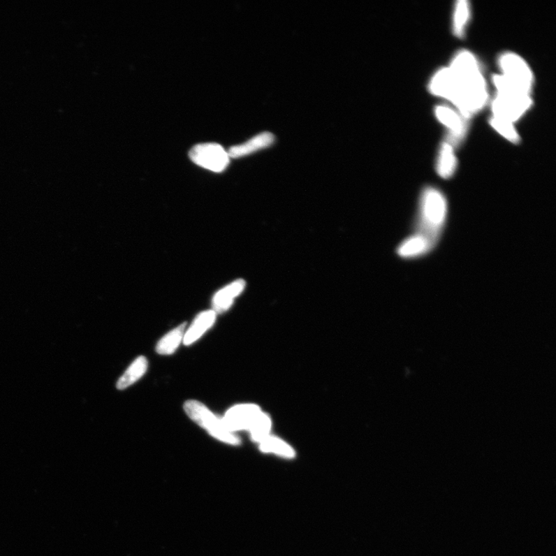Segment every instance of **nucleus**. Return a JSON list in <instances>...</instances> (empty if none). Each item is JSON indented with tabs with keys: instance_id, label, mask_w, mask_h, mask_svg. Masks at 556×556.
Returning <instances> with one entry per match:
<instances>
[{
	"instance_id": "6",
	"label": "nucleus",
	"mask_w": 556,
	"mask_h": 556,
	"mask_svg": "<svg viewBox=\"0 0 556 556\" xmlns=\"http://www.w3.org/2000/svg\"><path fill=\"white\" fill-rule=\"evenodd\" d=\"M435 118L447 130V142L457 149L467 135L469 124L464 117L453 106L439 105L434 108Z\"/></svg>"
},
{
	"instance_id": "13",
	"label": "nucleus",
	"mask_w": 556,
	"mask_h": 556,
	"mask_svg": "<svg viewBox=\"0 0 556 556\" xmlns=\"http://www.w3.org/2000/svg\"><path fill=\"white\" fill-rule=\"evenodd\" d=\"M275 142V136L270 133H263L254 136L244 144L233 146L228 151L231 158L237 159L251 154L261 149L269 147Z\"/></svg>"
},
{
	"instance_id": "1",
	"label": "nucleus",
	"mask_w": 556,
	"mask_h": 556,
	"mask_svg": "<svg viewBox=\"0 0 556 556\" xmlns=\"http://www.w3.org/2000/svg\"><path fill=\"white\" fill-rule=\"evenodd\" d=\"M448 68L455 78L456 92L452 106L470 120L490 101L488 85L478 57L471 51L460 50L453 56Z\"/></svg>"
},
{
	"instance_id": "4",
	"label": "nucleus",
	"mask_w": 556,
	"mask_h": 556,
	"mask_svg": "<svg viewBox=\"0 0 556 556\" xmlns=\"http://www.w3.org/2000/svg\"><path fill=\"white\" fill-rule=\"evenodd\" d=\"M184 409L190 419L207 430L217 440L232 445L240 443V439L226 427L223 420L216 416L202 402L196 400L186 401Z\"/></svg>"
},
{
	"instance_id": "10",
	"label": "nucleus",
	"mask_w": 556,
	"mask_h": 556,
	"mask_svg": "<svg viewBox=\"0 0 556 556\" xmlns=\"http://www.w3.org/2000/svg\"><path fill=\"white\" fill-rule=\"evenodd\" d=\"M437 244L422 234L414 233L413 235L402 241L397 249V254L405 259H415L430 253Z\"/></svg>"
},
{
	"instance_id": "3",
	"label": "nucleus",
	"mask_w": 556,
	"mask_h": 556,
	"mask_svg": "<svg viewBox=\"0 0 556 556\" xmlns=\"http://www.w3.org/2000/svg\"><path fill=\"white\" fill-rule=\"evenodd\" d=\"M497 64L500 75L523 92L532 94L536 78L525 58L513 51H504L497 57Z\"/></svg>"
},
{
	"instance_id": "11",
	"label": "nucleus",
	"mask_w": 556,
	"mask_h": 556,
	"mask_svg": "<svg viewBox=\"0 0 556 556\" xmlns=\"http://www.w3.org/2000/svg\"><path fill=\"white\" fill-rule=\"evenodd\" d=\"M455 150V148L445 141L439 148L435 169L439 177L443 180L451 179L457 172L458 159Z\"/></svg>"
},
{
	"instance_id": "7",
	"label": "nucleus",
	"mask_w": 556,
	"mask_h": 556,
	"mask_svg": "<svg viewBox=\"0 0 556 556\" xmlns=\"http://www.w3.org/2000/svg\"><path fill=\"white\" fill-rule=\"evenodd\" d=\"M189 156L196 165L214 173L224 172L231 160L228 152L217 143L196 145L189 151Z\"/></svg>"
},
{
	"instance_id": "19",
	"label": "nucleus",
	"mask_w": 556,
	"mask_h": 556,
	"mask_svg": "<svg viewBox=\"0 0 556 556\" xmlns=\"http://www.w3.org/2000/svg\"><path fill=\"white\" fill-rule=\"evenodd\" d=\"M262 451L272 452L284 457L293 458L295 451L287 444L279 439L270 437L269 434L263 437L258 441Z\"/></svg>"
},
{
	"instance_id": "16",
	"label": "nucleus",
	"mask_w": 556,
	"mask_h": 556,
	"mask_svg": "<svg viewBox=\"0 0 556 556\" xmlns=\"http://www.w3.org/2000/svg\"><path fill=\"white\" fill-rule=\"evenodd\" d=\"M147 369L148 361L146 358L144 356L137 358L119 379L117 383V388L121 390H126L141 379Z\"/></svg>"
},
{
	"instance_id": "15",
	"label": "nucleus",
	"mask_w": 556,
	"mask_h": 556,
	"mask_svg": "<svg viewBox=\"0 0 556 556\" xmlns=\"http://www.w3.org/2000/svg\"><path fill=\"white\" fill-rule=\"evenodd\" d=\"M216 318L217 314L213 310L205 311L199 314L184 335V345H191L200 339L202 335L214 325Z\"/></svg>"
},
{
	"instance_id": "9",
	"label": "nucleus",
	"mask_w": 556,
	"mask_h": 556,
	"mask_svg": "<svg viewBox=\"0 0 556 556\" xmlns=\"http://www.w3.org/2000/svg\"><path fill=\"white\" fill-rule=\"evenodd\" d=\"M427 89L433 96L448 101L450 104L452 103L455 96L456 82L448 66L439 68L434 72L429 80Z\"/></svg>"
},
{
	"instance_id": "17",
	"label": "nucleus",
	"mask_w": 556,
	"mask_h": 556,
	"mask_svg": "<svg viewBox=\"0 0 556 556\" xmlns=\"http://www.w3.org/2000/svg\"><path fill=\"white\" fill-rule=\"evenodd\" d=\"M186 327V324L182 323L169 333H167L158 342L156 346L157 353L161 355H171L174 353L179 347L180 342L184 341Z\"/></svg>"
},
{
	"instance_id": "8",
	"label": "nucleus",
	"mask_w": 556,
	"mask_h": 556,
	"mask_svg": "<svg viewBox=\"0 0 556 556\" xmlns=\"http://www.w3.org/2000/svg\"><path fill=\"white\" fill-rule=\"evenodd\" d=\"M261 413L257 406L239 405L230 409L222 420L226 427L231 432L243 430H250Z\"/></svg>"
},
{
	"instance_id": "18",
	"label": "nucleus",
	"mask_w": 556,
	"mask_h": 556,
	"mask_svg": "<svg viewBox=\"0 0 556 556\" xmlns=\"http://www.w3.org/2000/svg\"><path fill=\"white\" fill-rule=\"evenodd\" d=\"M489 126H491L497 134L506 139V141L513 145L520 144L522 138L519 134L515 123L496 118L491 116L488 119Z\"/></svg>"
},
{
	"instance_id": "12",
	"label": "nucleus",
	"mask_w": 556,
	"mask_h": 556,
	"mask_svg": "<svg viewBox=\"0 0 556 556\" xmlns=\"http://www.w3.org/2000/svg\"><path fill=\"white\" fill-rule=\"evenodd\" d=\"M245 285L246 283L244 280L239 279L217 291L212 300L213 311L216 314L228 311L233 305L234 299L242 293Z\"/></svg>"
},
{
	"instance_id": "5",
	"label": "nucleus",
	"mask_w": 556,
	"mask_h": 556,
	"mask_svg": "<svg viewBox=\"0 0 556 556\" xmlns=\"http://www.w3.org/2000/svg\"><path fill=\"white\" fill-rule=\"evenodd\" d=\"M492 115L497 119L516 123L533 105L532 95H506L495 93L490 99Z\"/></svg>"
},
{
	"instance_id": "2",
	"label": "nucleus",
	"mask_w": 556,
	"mask_h": 556,
	"mask_svg": "<svg viewBox=\"0 0 556 556\" xmlns=\"http://www.w3.org/2000/svg\"><path fill=\"white\" fill-rule=\"evenodd\" d=\"M448 203L441 190L428 186L422 190L415 233L422 234L436 244L447 221Z\"/></svg>"
},
{
	"instance_id": "14",
	"label": "nucleus",
	"mask_w": 556,
	"mask_h": 556,
	"mask_svg": "<svg viewBox=\"0 0 556 556\" xmlns=\"http://www.w3.org/2000/svg\"><path fill=\"white\" fill-rule=\"evenodd\" d=\"M471 5L467 0H458L453 6L452 33L455 38H465L467 29L471 19Z\"/></svg>"
}]
</instances>
